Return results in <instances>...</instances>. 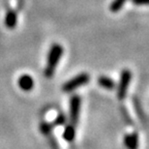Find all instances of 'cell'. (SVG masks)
I'll return each mask as SVG.
<instances>
[{"label":"cell","mask_w":149,"mask_h":149,"mask_svg":"<svg viewBox=\"0 0 149 149\" xmlns=\"http://www.w3.org/2000/svg\"><path fill=\"white\" fill-rule=\"evenodd\" d=\"M89 80H90V76L87 73H81L74 77L72 79L68 80L67 82H65L62 86V90L69 93V92L76 90L77 88H79L80 86L87 84Z\"/></svg>","instance_id":"2"},{"label":"cell","mask_w":149,"mask_h":149,"mask_svg":"<svg viewBox=\"0 0 149 149\" xmlns=\"http://www.w3.org/2000/svg\"><path fill=\"white\" fill-rule=\"evenodd\" d=\"M54 127V125L53 123H42L41 126H40V130L41 132L44 134V135H47V134H49L52 132V128Z\"/></svg>","instance_id":"11"},{"label":"cell","mask_w":149,"mask_h":149,"mask_svg":"<svg viewBox=\"0 0 149 149\" xmlns=\"http://www.w3.org/2000/svg\"><path fill=\"white\" fill-rule=\"evenodd\" d=\"M97 82L101 87H103L104 89H107V90H113L115 88V82L109 77L106 76H101L98 77Z\"/></svg>","instance_id":"8"},{"label":"cell","mask_w":149,"mask_h":149,"mask_svg":"<svg viewBox=\"0 0 149 149\" xmlns=\"http://www.w3.org/2000/svg\"><path fill=\"white\" fill-rule=\"evenodd\" d=\"M128 0H113L111 4L109 5V10L112 13H117L122 9V7L125 5Z\"/></svg>","instance_id":"10"},{"label":"cell","mask_w":149,"mask_h":149,"mask_svg":"<svg viewBox=\"0 0 149 149\" xmlns=\"http://www.w3.org/2000/svg\"><path fill=\"white\" fill-rule=\"evenodd\" d=\"M63 47L59 44H53L49 49V54H47V65L45 67L44 74L47 79H50L55 73V69L58 65L59 60L63 55Z\"/></svg>","instance_id":"1"},{"label":"cell","mask_w":149,"mask_h":149,"mask_svg":"<svg viewBox=\"0 0 149 149\" xmlns=\"http://www.w3.org/2000/svg\"><path fill=\"white\" fill-rule=\"evenodd\" d=\"M19 86L23 91H30L34 87V80L29 74H22L19 79Z\"/></svg>","instance_id":"5"},{"label":"cell","mask_w":149,"mask_h":149,"mask_svg":"<svg viewBox=\"0 0 149 149\" xmlns=\"http://www.w3.org/2000/svg\"><path fill=\"white\" fill-rule=\"evenodd\" d=\"M80 105H81V99L79 95H73L70 99V115L69 119L71 124L76 125L79 123V113H80Z\"/></svg>","instance_id":"4"},{"label":"cell","mask_w":149,"mask_h":149,"mask_svg":"<svg viewBox=\"0 0 149 149\" xmlns=\"http://www.w3.org/2000/svg\"><path fill=\"white\" fill-rule=\"evenodd\" d=\"M131 1L135 5H139V6L149 5V0H131Z\"/></svg>","instance_id":"13"},{"label":"cell","mask_w":149,"mask_h":149,"mask_svg":"<svg viewBox=\"0 0 149 149\" xmlns=\"http://www.w3.org/2000/svg\"><path fill=\"white\" fill-rule=\"evenodd\" d=\"M63 138L68 142H72L74 141V138H76V126L74 125L71 123L67 125L63 132Z\"/></svg>","instance_id":"9"},{"label":"cell","mask_w":149,"mask_h":149,"mask_svg":"<svg viewBox=\"0 0 149 149\" xmlns=\"http://www.w3.org/2000/svg\"><path fill=\"white\" fill-rule=\"evenodd\" d=\"M132 80V72L129 69L122 70L120 74V79H119L117 86V98L118 100L123 101L126 98L129 84Z\"/></svg>","instance_id":"3"},{"label":"cell","mask_w":149,"mask_h":149,"mask_svg":"<svg viewBox=\"0 0 149 149\" xmlns=\"http://www.w3.org/2000/svg\"><path fill=\"white\" fill-rule=\"evenodd\" d=\"M124 145L127 149H138L139 145V136L136 133L128 134L124 136Z\"/></svg>","instance_id":"6"},{"label":"cell","mask_w":149,"mask_h":149,"mask_svg":"<svg viewBox=\"0 0 149 149\" xmlns=\"http://www.w3.org/2000/svg\"><path fill=\"white\" fill-rule=\"evenodd\" d=\"M17 14L16 11L14 10H9L6 13L4 23L5 26L9 29H14L17 26Z\"/></svg>","instance_id":"7"},{"label":"cell","mask_w":149,"mask_h":149,"mask_svg":"<svg viewBox=\"0 0 149 149\" xmlns=\"http://www.w3.org/2000/svg\"><path fill=\"white\" fill-rule=\"evenodd\" d=\"M65 122H66V117H65L63 113H60V114H58V116L55 118V120L52 123L54 126H61V125L65 124Z\"/></svg>","instance_id":"12"}]
</instances>
